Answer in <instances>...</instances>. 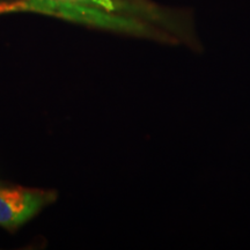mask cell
I'll use <instances>...</instances> for the list:
<instances>
[{"label":"cell","instance_id":"2","mask_svg":"<svg viewBox=\"0 0 250 250\" xmlns=\"http://www.w3.org/2000/svg\"><path fill=\"white\" fill-rule=\"evenodd\" d=\"M54 192L27 188H0V226L17 228L54 202Z\"/></svg>","mask_w":250,"mask_h":250},{"label":"cell","instance_id":"5","mask_svg":"<svg viewBox=\"0 0 250 250\" xmlns=\"http://www.w3.org/2000/svg\"><path fill=\"white\" fill-rule=\"evenodd\" d=\"M64 1H73V2H83V0H64ZM83 4H86V2H83Z\"/></svg>","mask_w":250,"mask_h":250},{"label":"cell","instance_id":"1","mask_svg":"<svg viewBox=\"0 0 250 250\" xmlns=\"http://www.w3.org/2000/svg\"><path fill=\"white\" fill-rule=\"evenodd\" d=\"M23 12L51 15L74 22L112 28V29H137L136 24L131 23L130 21L103 13L99 9L88 7L83 2L64 1V0H23Z\"/></svg>","mask_w":250,"mask_h":250},{"label":"cell","instance_id":"4","mask_svg":"<svg viewBox=\"0 0 250 250\" xmlns=\"http://www.w3.org/2000/svg\"><path fill=\"white\" fill-rule=\"evenodd\" d=\"M83 1L86 2V4H89L90 2V4L102 7L108 12L115 11V9H116V5H115V2L112 1V0H83Z\"/></svg>","mask_w":250,"mask_h":250},{"label":"cell","instance_id":"3","mask_svg":"<svg viewBox=\"0 0 250 250\" xmlns=\"http://www.w3.org/2000/svg\"><path fill=\"white\" fill-rule=\"evenodd\" d=\"M13 12H23V0L0 2V14L13 13Z\"/></svg>","mask_w":250,"mask_h":250}]
</instances>
